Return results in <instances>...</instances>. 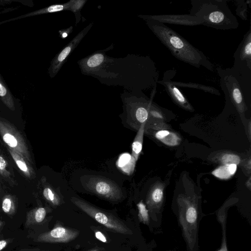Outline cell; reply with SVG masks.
<instances>
[{
	"instance_id": "cell-14",
	"label": "cell",
	"mask_w": 251,
	"mask_h": 251,
	"mask_svg": "<svg viewBox=\"0 0 251 251\" xmlns=\"http://www.w3.org/2000/svg\"><path fill=\"white\" fill-rule=\"evenodd\" d=\"M7 150L23 174L27 178L33 177L35 173L31 165L14 150L8 148Z\"/></svg>"
},
{
	"instance_id": "cell-35",
	"label": "cell",
	"mask_w": 251,
	"mask_h": 251,
	"mask_svg": "<svg viewBox=\"0 0 251 251\" xmlns=\"http://www.w3.org/2000/svg\"><path fill=\"white\" fill-rule=\"evenodd\" d=\"M247 187L250 189H251V178H250L246 183Z\"/></svg>"
},
{
	"instance_id": "cell-36",
	"label": "cell",
	"mask_w": 251,
	"mask_h": 251,
	"mask_svg": "<svg viewBox=\"0 0 251 251\" xmlns=\"http://www.w3.org/2000/svg\"><path fill=\"white\" fill-rule=\"evenodd\" d=\"M68 34V33L67 32H63L61 34V36H62V38H65L66 36H67Z\"/></svg>"
},
{
	"instance_id": "cell-24",
	"label": "cell",
	"mask_w": 251,
	"mask_h": 251,
	"mask_svg": "<svg viewBox=\"0 0 251 251\" xmlns=\"http://www.w3.org/2000/svg\"><path fill=\"white\" fill-rule=\"evenodd\" d=\"M150 104V103H149L147 107L143 106H139L135 110V119L140 124V126L146 123L148 120L150 113V109L149 111Z\"/></svg>"
},
{
	"instance_id": "cell-11",
	"label": "cell",
	"mask_w": 251,
	"mask_h": 251,
	"mask_svg": "<svg viewBox=\"0 0 251 251\" xmlns=\"http://www.w3.org/2000/svg\"><path fill=\"white\" fill-rule=\"evenodd\" d=\"M233 57L234 65H244L251 68V26L235 50Z\"/></svg>"
},
{
	"instance_id": "cell-26",
	"label": "cell",
	"mask_w": 251,
	"mask_h": 251,
	"mask_svg": "<svg viewBox=\"0 0 251 251\" xmlns=\"http://www.w3.org/2000/svg\"><path fill=\"white\" fill-rule=\"evenodd\" d=\"M2 209L4 213L8 215H12L15 213V205L11 196L6 195L3 198L2 202Z\"/></svg>"
},
{
	"instance_id": "cell-18",
	"label": "cell",
	"mask_w": 251,
	"mask_h": 251,
	"mask_svg": "<svg viewBox=\"0 0 251 251\" xmlns=\"http://www.w3.org/2000/svg\"><path fill=\"white\" fill-rule=\"evenodd\" d=\"M237 165L235 164L220 166L212 171V174L221 179H227L235 173Z\"/></svg>"
},
{
	"instance_id": "cell-34",
	"label": "cell",
	"mask_w": 251,
	"mask_h": 251,
	"mask_svg": "<svg viewBox=\"0 0 251 251\" xmlns=\"http://www.w3.org/2000/svg\"><path fill=\"white\" fill-rule=\"evenodd\" d=\"M8 244L7 241L5 240H0V251L6 247Z\"/></svg>"
},
{
	"instance_id": "cell-28",
	"label": "cell",
	"mask_w": 251,
	"mask_h": 251,
	"mask_svg": "<svg viewBox=\"0 0 251 251\" xmlns=\"http://www.w3.org/2000/svg\"><path fill=\"white\" fill-rule=\"evenodd\" d=\"M138 210V218L139 220L144 224L149 223V210L147 208L146 204L141 201L137 204Z\"/></svg>"
},
{
	"instance_id": "cell-6",
	"label": "cell",
	"mask_w": 251,
	"mask_h": 251,
	"mask_svg": "<svg viewBox=\"0 0 251 251\" xmlns=\"http://www.w3.org/2000/svg\"><path fill=\"white\" fill-rule=\"evenodd\" d=\"M0 135L8 148L17 152L30 165L33 164L28 146L23 135L12 123L0 117Z\"/></svg>"
},
{
	"instance_id": "cell-3",
	"label": "cell",
	"mask_w": 251,
	"mask_h": 251,
	"mask_svg": "<svg viewBox=\"0 0 251 251\" xmlns=\"http://www.w3.org/2000/svg\"><path fill=\"white\" fill-rule=\"evenodd\" d=\"M178 221L190 251H193L197 241L199 213L196 201L190 197L178 198Z\"/></svg>"
},
{
	"instance_id": "cell-16",
	"label": "cell",
	"mask_w": 251,
	"mask_h": 251,
	"mask_svg": "<svg viewBox=\"0 0 251 251\" xmlns=\"http://www.w3.org/2000/svg\"><path fill=\"white\" fill-rule=\"evenodd\" d=\"M136 162L131 155L125 153L119 156L117 165L123 172L130 175L134 171Z\"/></svg>"
},
{
	"instance_id": "cell-29",
	"label": "cell",
	"mask_w": 251,
	"mask_h": 251,
	"mask_svg": "<svg viewBox=\"0 0 251 251\" xmlns=\"http://www.w3.org/2000/svg\"><path fill=\"white\" fill-rule=\"evenodd\" d=\"M244 0H236V14L243 20H247L248 5Z\"/></svg>"
},
{
	"instance_id": "cell-27",
	"label": "cell",
	"mask_w": 251,
	"mask_h": 251,
	"mask_svg": "<svg viewBox=\"0 0 251 251\" xmlns=\"http://www.w3.org/2000/svg\"><path fill=\"white\" fill-rule=\"evenodd\" d=\"M220 162L223 165L235 164L238 165L240 163L241 158L238 155L232 153H225L220 157Z\"/></svg>"
},
{
	"instance_id": "cell-2",
	"label": "cell",
	"mask_w": 251,
	"mask_h": 251,
	"mask_svg": "<svg viewBox=\"0 0 251 251\" xmlns=\"http://www.w3.org/2000/svg\"><path fill=\"white\" fill-rule=\"evenodd\" d=\"M190 14L198 18L201 25L220 30L236 29L238 21L226 0H192Z\"/></svg>"
},
{
	"instance_id": "cell-32",
	"label": "cell",
	"mask_w": 251,
	"mask_h": 251,
	"mask_svg": "<svg viewBox=\"0 0 251 251\" xmlns=\"http://www.w3.org/2000/svg\"><path fill=\"white\" fill-rule=\"evenodd\" d=\"M85 2V0H71L70 10L76 12L81 8Z\"/></svg>"
},
{
	"instance_id": "cell-23",
	"label": "cell",
	"mask_w": 251,
	"mask_h": 251,
	"mask_svg": "<svg viewBox=\"0 0 251 251\" xmlns=\"http://www.w3.org/2000/svg\"><path fill=\"white\" fill-rule=\"evenodd\" d=\"M43 195L45 199L54 206L60 204V199L57 193L50 186H46L43 190Z\"/></svg>"
},
{
	"instance_id": "cell-13",
	"label": "cell",
	"mask_w": 251,
	"mask_h": 251,
	"mask_svg": "<svg viewBox=\"0 0 251 251\" xmlns=\"http://www.w3.org/2000/svg\"><path fill=\"white\" fill-rule=\"evenodd\" d=\"M164 200V186L160 183L155 184L150 189L146 200L147 205L151 212L160 211Z\"/></svg>"
},
{
	"instance_id": "cell-10",
	"label": "cell",
	"mask_w": 251,
	"mask_h": 251,
	"mask_svg": "<svg viewBox=\"0 0 251 251\" xmlns=\"http://www.w3.org/2000/svg\"><path fill=\"white\" fill-rule=\"evenodd\" d=\"M172 71L173 70H169L166 72L164 75L163 79L161 80H158L157 83L164 87L166 91L176 104L185 109L192 111L193 110L192 106L184 95L177 86L172 83L171 78L173 76L171 77L170 76Z\"/></svg>"
},
{
	"instance_id": "cell-12",
	"label": "cell",
	"mask_w": 251,
	"mask_h": 251,
	"mask_svg": "<svg viewBox=\"0 0 251 251\" xmlns=\"http://www.w3.org/2000/svg\"><path fill=\"white\" fill-rule=\"evenodd\" d=\"M91 25L79 32L55 57L51 66L50 75L54 76L58 72L67 57L86 34Z\"/></svg>"
},
{
	"instance_id": "cell-22",
	"label": "cell",
	"mask_w": 251,
	"mask_h": 251,
	"mask_svg": "<svg viewBox=\"0 0 251 251\" xmlns=\"http://www.w3.org/2000/svg\"><path fill=\"white\" fill-rule=\"evenodd\" d=\"M70 5L71 0L66 3H64L62 4H55L50 6L47 8H44L37 11H35L34 12H32V13H29L27 14L26 16H33L34 15H38L43 13L55 12L64 10H70Z\"/></svg>"
},
{
	"instance_id": "cell-25",
	"label": "cell",
	"mask_w": 251,
	"mask_h": 251,
	"mask_svg": "<svg viewBox=\"0 0 251 251\" xmlns=\"http://www.w3.org/2000/svg\"><path fill=\"white\" fill-rule=\"evenodd\" d=\"M104 60L103 54L96 53L90 56L86 61V66L89 69H93L100 66Z\"/></svg>"
},
{
	"instance_id": "cell-31",
	"label": "cell",
	"mask_w": 251,
	"mask_h": 251,
	"mask_svg": "<svg viewBox=\"0 0 251 251\" xmlns=\"http://www.w3.org/2000/svg\"><path fill=\"white\" fill-rule=\"evenodd\" d=\"M8 164L3 156L0 153V174L6 178L11 177V174L7 169Z\"/></svg>"
},
{
	"instance_id": "cell-7",
	"label": "cell",
	"mask_w": 251,
	"mask_h": 251,
	"mask_svg": "<svg viewBox=\"0 0 251 251\" xmlns=\"http://www.w3.org/2000/svg\"><path fill=\"white\" fill-rule=\"evenodd\" d=\"M220 77V84L226 97L230 101L239 112L244 113L247 109L246 100L240 85L230 68H217Z\"/></svg>"
},
{
	"instance_id": "cell-19",
	"label": "cell",
	"mask_w": 251,
	"mask_h": 251,
	"mask_svg": "<svg viewBox=\"0 0 251 251\" xmlns=\"http://www.w3.org/2000/svg\"><path fill=\"white\" fill-rule=\"evenodd\" d=\"M172 83L176 86H177L178 88L181 87L192 88L199 90H201L205 92L209 93L214 95L219 96L220 95V93L218 89L212 86H206L201 84L193 82H183L172 81Z\"/></svg>"
},
{
	"instance_id": "cell-15",
	"label": "cell",
	"mask_w": 251,
	"mask_h": 251,
	"mask_svg": "<svg viewBox=\"0 0 251 251\" xmlns=\"http://www.w3.org/2000/svg\"><path fill=\"white\" fill-rule=\"evenodd\" d=\"M155 137L163 144L170 147L176 146L181 142L180 137L176 133L165 129L157 131Z\"/></svg>"
},
{
	"instance_id": "cell-20",
	"label": "cell",
	"mask_w": 251,
	"mask_h": 251,
	"mask_svg": "<svg viewBox=\"0 0 251 251\" xmlns=\"http://www.w3.org/2000/svg\"><path fill=\"white\" fill-rule=\"evenodd\" d=\"M47 211L44 207H38L29 211L27 215L26 225L41 223L45 219Z\"/></svg>"
},
{
	"instance_id": "cell-37",
	"label": "cell",
	"mask_w": 251,
	"mask_h": 251,
	"mask_svg": "<svg viewBox=\"0 0 251 251\" xmlns=\"http://www.w3.org/2000/svg\"><path fill=\"white\" fill-rule=\"evenodd\" d=\"M23 251H37L36 249L35 250L31 249V250H24Z\"/></svg>"
},
{
	"instance_id": "cell-8",
	"label": "cell",
	"mask_w": 251,
	"mask_h": 251,
	"mask_svg": "<svg viewBox=\"0 0 251 251\" xmlns=\"http://www.w3.org/2000/svg\"><path fill=\"white\" fill-rule=\"evenodd\" d=\"M78 234V231L59 226L40 234L37 241L45 243H67L75 239Z\"/></svg>"
},
{
	"instance_id": "cell-17",
	"label": "cell",
	"mask_w": 251,
	"mask_h": 251,
	"mask_svg": "<svg viewBox=\"0 0 251 251\" xmlns=\"http://www.w3.org/2000/svg\"><path fill=\"white\" fill-rule=\"evenodd\" d=\"M146 123L142 124L139 127L137 134L132 144L131 155L136 161L137 160L142 150L144 133Z\"/></svg>"
},
{
	"instance_id": "cell-1",
	"label": "cell",
	"mask_w": 251,
	"mask_h": 251,
	"mask_svg": "<svg viewBox=\"0 0 251 251\" xmlns=\"http://www.w3.org/2000/svg\"><path fill=\"white\" fill-rule=\"evenodd\" d=\"M147 20L149 28L176 58L198 68L203 67L214 71L213 64L203 53L180 34L158 21Z\"/></svg>"
},
{
	"instance_id": "cell-5",
	"label": "cell",
	"mask_w": 251,
	"mask_h": 251,
	"mask_svg": "<svg viewBox=\"0 0 251 251\" xmlns=\"http://www.w3.org/2000/svg\"><path fill=\"white\" fill-rule=\"evenodd\" d=\"M71 201L82 211L111 231L124 234L132 233L124 224L111 214L102 211L78 198L73 197Z\"/></svg>"
},
{
	"instance_id": "cell-4",
	"label": "cell",
	"mask_w": 251,
	"mask_h": 251,
	"mask_svg": "<svg viewBox=\"0 0 251 251\" xmlns=\"http://www.w3.org/2000/svg\"><path fill=\"white\" fill-rule=\"evenodd\" d=\"M81 181L86 190L101 198L117 201L123 197L122 190L117 183L101 176H83Z\"/></svg>"
},
{
	"instance_id": "cell-21",
	"label": "cell",
	"mask_w": 251,
	"mask_h": 251,
	"mask_svg": "<svg viewBox=\"0 0 251 251\" xmlns=\"http://www.w3.org/2000/svg\"><path fill=\"white\" fill-rule=\"evenodd\" d=\"M0 97L4 104L10 110H15L14 102L12 95L8 90L4 83L0 77Z\"/></svg>"
},
{
	"instance_id": "cell-33",
	"label": "cell",
	"mask_w": 251,
	"mask_h": 251,
	"mask_svg": "<svg viewBox=\"0 0 251 251\" xmlns=\"http://www.w3.org/2000/svg\"><path fill=\"white\" fill-rule=\"evenodd\" d=\"M95 237L97 239H98L99 240L103 242V243H106L107 242V239L106 237L104 236V235L100 231H97L95 232Z\"/></svg>"
},
{
	"instance_id": "cell-30",
	"label": "cell",
	"mask_w": 251,
	"mask_h": 251,
	"mask_svg": "<svg viewBox=\"0 0 251 251\" xmlns=\"http://www.w3.org/2000/svg\"><path fill=\"white\" fill-rule=\"evenodd\" d=\"M226 217L225 215L223 214L220 215V221L222 225V229H223V239H222V243L220 249L218 250L217 251H228L227 246H226Z\"/></svg>"
},
{
	"instance_id": "cell-38",
	"label": "cell",
	"mask_w": 251,
	"mask_h": 251,
	"mask_svg": "<svg viewBox=\"0 0 251 251\" xmlns=\"http://www.w3.org/2000/svg\"><path fill=\"white\" fill-rule=\"evenodd\" d=\"M89 251H99V250L98 249H94V250H91Z\"/></svg>"
},
{
	"instance_id": "cell-9",
	"label": "cell",
	"mask_w": 251,
	"mask_h": 251,
	"mask_svg": "<svg viewBox=\"0 0 251 251\" xmlns=\"http://www.w3.org/2000/svg\"><path fill=\"white\" fill-rule=\"evenodd\" d=\"M146 20H153L164 24H170L194 26L201 25V21L197 17L189 14H163L145 16Z\"/></svg>"
},
{
	"instance_id": "cell-39",
	"label": "cell",
	"mask_w": 251,
	"mask_h": 251,
	"mask_svg": "<svg viewBox=\"0 0 251 251\" xmlns=\"http://www.w3.org/2000/svg\"><path fill=\"white\" fill-rule=\"evenodd\" d=\"M2 223L1 222H0V226H1Z\"/></svg>"
}]
</instances>
